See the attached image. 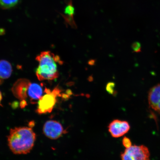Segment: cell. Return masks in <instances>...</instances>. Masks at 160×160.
I'll list each match as a JSON object with an SVG mask.
<instances>
[{
  "label": "cell",
  "instance_id": "6da1fadb",
  "mask_svg": "<svg viewBox=\"0 0 160 160\" xmlns=\"http://www.w3.org/2000/svg\"><path fill=\"white\" fill-rule=\"evenodd\" d=\"M36 138L35 133L31 128H15L10 130L8 143L13 153L26 154L32 149Z\"/></svg>",
  "mask_w": 160,
  "mask_h": 160
},
{
  "label": "cell",
  "instance_id": "7a4b0ae2",
  "mask_svg": "<svg viewBox=\"0 0 160 160\" xmlns=\"http://www.w3.org/2000/svg\"><path fill=\"white\" fill-rule=\"evenodd\" d=\"M39 63L36 70V76L40 81L54 80L59 77L57 63H62L58 56L49 51H43L37 56Z\"/></svg>",
  "mask_w": 160,
  "mask_h": 160
},
{
  "label": "cell",
  "instance_id": "3957f363",
  "mask_svg": "<svg viewBox=\"0 0 160 160\" xmlns=\"http://www.w3.org/2000/svg\"><path fill=\"white\" fill-rule=\"evenodd\" d=\"M45 94L38 101L37 112L39 114L51 113L57 103L58 97H61V90L58 87L51 91L45 88Z\"/></svg>",
  "mask_w": 160,
  "mask_h": 160
},
{
  "label": "cell",
  "instance_id": "277c9868",
  "mask_svg": "<svg viewBox=\"0 0 160 160\" xmlns=\"http://www.w3.org/2000/svg\"><path fill=\"white\" fill-rule=\"evenodd\" d=\"M148 148L145 146L132 145L121 155L122 160H150Z\"/></svg>",
  "mask_w": 160,
  "mask_h": 160
},
{
  "label": "cell",
  "instance_id": "5b68a950",
  "mask_svg": "<svg viewBox=\"0 0 160 160\" xmlns=\"http://www.w3.org/2000/svg\"><path fill=\"white\" fill-rule=\"evenodd\" d=\"M43 130L46 137L53 140L59 138L65 133L66 131L61 124L55 120H49L46 122Z\"/></svg>",
  "mask_w": 160,
  "mask_h": 160
},
{
  "label": "cell",
  "instance_id": "8992f818",
  "mask_svg": "<svg viewBox=\"0 0 160 160\" xmlns=\"http://www.w3.org/2000/svg\"><path fill=\"white\" fill-rule=\"evenodd\" d=\"M108 128L112 137L118 138L125 135L129 132L130 126L127 121L115 119L109 124Z\"/></svg>",
  "mask_w": 160,
  "mask_h": 160
},
{
  "label": "cell",
  "instance_id": "52a82bcc",
  "mask_svg": "<svg viewBox=\"0 0 160 160\" xmlns=\"http://www.w3.org/2000/svg\"><path fill=\"white\" fill-rule=\"evenodd\" d=\"M29 80L26 79L18 80L12 88V92L17 99L22 101L28 97V90L30 84Z\"/></svg>",
  "mask_w": 160,
  "mask_h": 160
},
{
  "label": "cell",
  "instance_id": "ba28073f",
  "mask_svg": "<svg viewBox=\"0 0 160 160\" xmlns=\"http://www.w3.org/2000/svg\"><path fill=\"white\" fill-rule=\"evenodd\" d=\"M148 99L150 107L160 114V84L150 90Z\"/></svg>",
  "mask_w": 160,
  "mask_h": 160
},
{
  "label": "cell",
  "instance_id": "9c48e42d",
  "mask_svg": "<svg viewBox=\"0 0 160 160\" xmlns=\"http://www.w3.org/2000/svg\"><path fill=\"white\" fill-rule=\"evenodd\" d=\"M66 3L67 6L65 8L64 14L61 15L65 20L66 24L71 26L74 29L77 28V26L74 19L75 9L73 5L72 0H67Z\"/></svg>",
  "mask_w": 160,
  "mask_h": 160
},
{
  "label": "cell",
  "instance_id": "30bf717a",
  "mask_svg": "<svg viewBox=\"0 0 160 160\" xmlns=\"http://www.w3.org/2000/svg\"><path fill=\"white\" fill-rule=\"evenodd\" d=\"M43 94V90L42 85L37 83L30 84L28 90V96L33 103L41 98Z\"/></svg>",
  "mask_w": 160,
  "mask_h": 160
},
{
  "label": "cell",
  "instance_id": "8fae6325",
  "mask_svg": "<svg viewBox=\"0 0 160 160\" xmlns=\"http://www.w3.org/2000/svg\"><path fill=\"white\" fill-rule=\"evenodd\" d=\"M12 72V68L9 62L5 60L0 61V79L3 80L8 78Z\"/></svg>",
  "mask_w": 160,
  "mask_h": 160
},
{
  "label": "cell",
  "instance_id": "7c38bea8",
  "mask_svg": "<svg viewBox=\"0 0 160 160\" xmlns=\"http://www.w3.org/2000/svg\"><path fill=\"white\" fill-rule=\"evenodd\" d=\"M19 0H0V8L3 9L12 8L17 5Z\"/></svg>",
  "mask_w": 160,
  "mask_h": 160
},
{
  "label": "cell",
  "instance_id": "4fadbf2b",
  "mask_svg": "<svg viewBox=\"0 0 160 160\" xmlns=\"http://www.w3.org/2000/svg\"><path fill=\"white\" fill-rule=\"evenodd\" d=\"M115 86V84L113 82H110L107 84L106 89L110 94L113 95L115 93L114 89Z\"/></svg>",
  "mask_w": 160,
  "mask_h": 160
},
{
  "label": "cell",
  "instance_id": "5bb4252c",
  "mask_svg": "<svg viewBox=\"0 0 160 160\" xmlns=\"http://www.w3.org/2000/svg\"><path fill=\"white\" fill-rule=\"evenodd\" d=\"M122 144L126 148H128L132 146V142L131 139L129 138H128L127 137H124L123 139Z\"/></svg>",
  "mask_w": 160,
  "mask_h": 160
},
{
  "label": "cell",
  "instance_id": "9a60e30c",
  "mask_svg": "<svg viewBox=\"0 0 160 160\" xmlns=\"http://www.w3.org/2000/svg\"><path fill=\"white\" fill-rule=\"evenodd\" d=\"M27 105V102L25 100H22L20 103V107L22 108H23Z\"/></svg>",
  "mask_w": 160,
  "mask_h": 160
},
{
  "label": "cell",
  "instance_id": "2e32d148",
  "mask_svg": "<svg viewBox=\"0 0 160 160\" xmlns=\"http://www.w3.org/2000/svg\"><path fill=\"white\" fill-rule=\"evenodd\" d=\"M133 49L134 51H137L139 49V44L137 43H135L133 44Z\"/></svg>",
  "mask_w": 160,
  "mask_h": 160
},
{
  "label": "cell",
  "instance_id": "e0dca14e",
  "mask_svg": "<svg viewBox=\"0 0 160 160\" xmlns=\"http://www.w3.org/2000/svg\"><path fill=\"white\" fill-rule=\"evenodd\" d=\"M29 127H33L35 125L34 122L32 121L30 122H29Z\"/></svg>",
  "mask_w": 160,
  "mask_h": 160
},
{
  "label": "cell",
  "instance_id": "ac0fdd59",
  "mask_svg": "<svg viewBox=\"0 0 160 160\" xmlns=\"http://www.w3.org/2000/svg\"><path fill=\"white\" fill-rule=\"evenodd\" d=\"M2 95L1 91H0V103H1V100L2 99Z\"/></svg>",
  "mask_w": 160,
  "mask_h": 160
},
{
  "label": "cell",
  "instance_id": "d6986e66",
  "mask_svg": "<svg viewBox=\"0 0 160 160\" xmlns=\"http://www.w3.org/2000/svg\"><path fill=\"white\" fill-rule=\"evenodd\" d=\"M2 80H2V79H0V85H1V84L2 83V82H3Z\"/></svg>",
  "mask_w": 160,
  "mask_h": 160
}]
</instances>
